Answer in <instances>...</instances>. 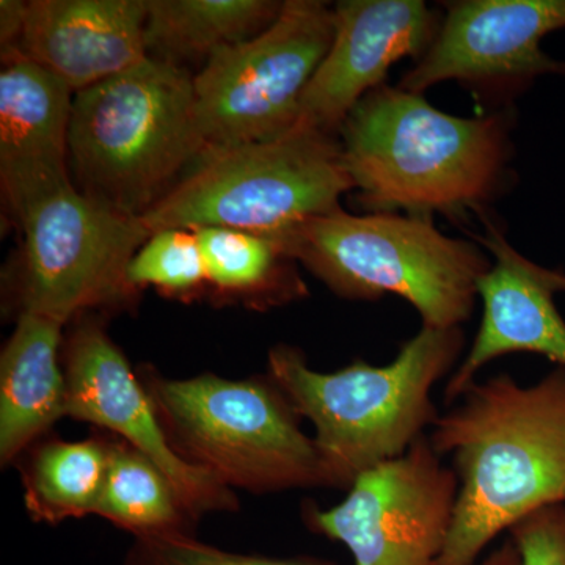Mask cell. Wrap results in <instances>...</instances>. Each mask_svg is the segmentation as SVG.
I'll return each instance as SVG.
<instances>
[{"instance_id": "2e32d148", "label": "cell", "mask_w": 565, "mask_h": 565, "mask_svg": "<svg viewBox=\"0 0 565 565\" xmlns=\"http://www.w3.org/2000/svg\"><path fill=\"white\" fill-rule=\"evenodd\" d=\"M0 73V180L11 211L70 181L73 88L28 58Z\"/></svg>"}, {"instance_id": "ffe728a7", "label": "cell", "mask_w": 565, "mask_h": 565, "mask_svg": "<svg viewBox=\"0 0 565 565\" xmlns=\"http://www.w3.org/2000/svg\"><path fill=\"white\" fill-rule=\"evenodd\" d=\"M134 539L195 535L172 482L131 445L115 437L98 514Z\"/></svg>"}, {"instance_id": "ba28073f", "label": "cell", "mask_w": 565, "mask_h": 565, "mask_svg": "<svg viewBox=\"0 0 565 565\" xmlns=\"http://www.w3.org/2000/svg\"><path fill=\"white\" fill-rule=\"evenodd\" d=\"M24 236L20 313L66 326L92 310L131 303L129 263L151 236L140 217L68 181L14 212Z\"/></svg>"}, {"instance_id": "d6986e66", "label": "cell", "mask_w": 565, "mask_h": 565, "mask_svg": "<svg viewBox=\"0 0 565 565\" xmlns=\"http://www.w3.org/2000/svg\"><path fill=\"white\" fill-rule=\"evenodd\" d=\"M193 232L202 247L207 282L218 296L258 308L307 296L292 259L270 237L221 226Z\"/></svg>"}, {"instance_id": "7a4b0ae2", "label": "cell", "mask_w": 565, "mask_h": 565, "mask_svg": "<svg viewBox=\"0 0 565 565\" xmlns=\"http://www.w3.org/2000/svg\"><path fill=\"white\" fill-rule=\"evenodd\" d=\"M465 334L424 327L392 363L355 362L321 373L292 345L269 352V377L315 426L323 482L348 490L366 471L404 456L427 437L438 414L433 392L459 364Z\"/></svg>"}, {"instance_id": "ac0fdd59", "label": "cell", "mask_w": 565, "mask_h": 565, "mask_svg": "<svg viewBox=\"0 0 565 565\" xmlns=\"http://www.w3.org/2000/svg\"><path fill=\"white\" fill-rule=\"evenodd\" d=\"M111 437L82 441L41 438L22 455L24 503L33 522L61 525L70 519L98 514Z\"/></svg>"}, {"instance_id": "d4e9b609", "label": "cell", "mask_w": 565, "mask_h": 565, "mask_svg": "<svg viewBox=\"0 0 565 565\" xmlns=\"http://www.w3.org/2000/svg\"><path fill=\"white\" fill-rule=\"evenodd\" d=\"M476 565H522V559H520V553L514 542L511 541V537H508L492 552L482 556Z\"/></svg>"}, {"instance_id": "603a6c76", "label": "cell", "mask_w": 565, "mask_h": 565, "mask_svg": "<svg viewBox=\"0 0 565 565\" xmlns=\"http://www.w3.org/2000/svg\"><path fill=\"white\" fill-rule=\"evenodd\" d=\"M122 565H338L322 557L243 555L203 544L195 535L134 539Z\"/></svg>"}, {"instance_id": "30bf717a", "label": "cell", "mask_w": 565, "mask_h": 565, "mask_svg": "<svg viewBox=\"0 0 565 565\" xmlns=\"http://www.w3.org/2000/svg\"><path fill=\"white\" fill-rule=\"evenodd\" d=\"M427 437L356 479L340 504L307 503L311 533L340 542L353 565H437L457 503V476Z\"/></svg>"}, {"instance_id": "7c38bea8", "label": "cell", "mask_w": 565, "mask_h": 565, "mask_svg": "<svg viewBox=\"0 0 565 565\" xmlns=\"http://www.w3.org/2000/svg\"><path fill=\"white\" fill-rule=\"evenodd\" d=\"M565 29V0H468L449 9L437 36L399 87L422 93L445 81L478 88L523 87L565 63L541 50Z\"/></svg>"}, {"instance_id": "cb8c5ba5", "label": "cell", "mask_w": 565, "mask_h": 565, "mask_svg": "<svg viewBox=\"0 0 565 565\" xmlns=\"http://www.w3.org/2000/svg\"><path fill=\"white\" fill-rule=\"evenodd\" d=\"M508 537L522 565H565V505H550L520 520Z\"/></svg>"}, {"instance_id": "9a60e30c", "label": "cell", "mask_w": 565, "mask_h": 565, "mask_svg": "<svg viewBox=\"0 0 565 565\" xmlns=\"http://www.w3.org/2000/svg\"><path fill=\"white\" fill-rule=\"evenodd\" d=\"M147 0H32L20 35L2 58L22 57L74 93L147 61Z\"/></svg>"}, {"instance_id": "4fadbf2b", "label": "cell", "mask_w": 565, "mask_h": 565, "mask_svg": "<svg viewBox=\"0 0 565 565\" xmlns=\"http://www.w3.org/2000/svg\"><path fill=\"white\" fill-rule=\"evenodd\" d=\"M333 17L332 46L305 88L294 129L341 131L394 63L426 54L441 24L419 0H344Z\"/></svg>"}, {"instance_id": "5bb4252c", "label": "cell", "mask_w": 565, "mask_h": 565, "mask_svg": "<svg viewBox=\"0 0 565 565\" xmlns=\"http://www.w3.org/2000/svg\"><path fill=\"white\" fill-rule=\"evenodd\" d=\"M476 239L492 253L493 263L478 282L481 326L446 382V405L456 404L487 364L509 353H539L565 367V321L555 303L556 294L565 292V274L520 255L493 225Z\"/></svg>"}, {"instance_id": "6da1fadb", "label": "cell", "mask_w": 565, "mask_h": 565, "mask_svg": "<svg viewBox=\"0 0 565 565\" xmlns=\"http://www.w3.org/2000/svg\"><path fill=\"white\" fill-rule=\"evenodd\" d=\"M451 456L457 503L437 565H476L525 516L565 505V367L535 384L476 381L427 435Z\"/></svg>"}, {"instance_id": "9c48e42d", "label": "cell", "mask_w": 565, "mask_h": 565, "mask_svg": "<svg viewBox=\"0 0 565 565\" xmlns=\"http://www.w3.org/2000/svg\"><path fill=\"white\" fill-rule=\"evenodd\" d=\"M333 9L288 0L269 28L212 52L193 76L206 148L280 139L292 131L305 88L332 46Z\"/></svg>"}, {"instance_id": "8992f818", "label": "cell", "mask_w": 565, "mask_h": 565, "mask_svg": "<svg viewBox=\"0 0 565 565\" xmlns=\"http://www.w3.org/2000/svg\"><path fill=\"white\" fill-rule=\"evenodd\" d=\"M139 377L174 451L222 486L255 494L326 487L315 438L269 375Z\"/></svg>"}, {"instance_id": "52a82bcc", "label": "cell", "mask_w": 565, "mask_h": 565, "mask_svg": "<svg viewBox=\"0 0 565 565\" xmlns=\"http://www.w3.org/2000/svg\"><path fill=\"white\" fill-rule=\"evenodd\" d=\"M352 189L343 145L294 129L280 139L204 148L140 221L150 234L221 226L270 237L337 210Z\"/></svg>"}, {"instance_id": "5b68a950", "label": "cell", "mask_w": 565, "mask_h": 565, "mask_svg": "<svg viewBox=\"0 0 565 565\" xmlns=\"http://www.w3.org/2000/svg\"><path fill=\"white\" fill-rule=\"evenodd\" d=\"M204 148L193 77L170 58L74 93L71 166L85 193L126 214L151 210Z\"/></svg>"}, {"instance_id": "277c9868", "label": "cell", "mask_w": 565, "mask_h": 565, "mask_svg": "<svg viewBox=\"0 0 565 565\" xmlns=\"http://www.w3.org/2000/svg\"><path fill=\"white\" fill-rule=\"evenodd\" d=\"M270 239L338 296L401 297L433 329H457L470 319L478 282L492 266L475 244L445 236L427 218L393 212L353 215L337 207Z\"/></svg>"}, {"instance_id": "e0dca14e", "label": "cell", "mask_w": 565, "mask_h": 565, "mask_svg": "<svg viewBox=\"0 0 565 565\" xmlns=\"http://www.w3.org/2000/svg\"><path fill=\"white\" fill-rule=\"evenodd\" d=\"M63 323L18 315L0 355V463H18L58 419L68 416Z\"/></svg>"}, {"instance_id": "8fae6325", "label": "cell", "mask_w": 565, "mask_h": 565, "mask_svg": "<svg viewBox=\"0 0 565 565\" xmlns=\"http://www.w3.org/2000/svg\"><path fill=\"white\" fill-rule=\"evenodd\" d=\"M63 367L70 418L109 430L150 459L172 482L195 522L239 509L234 490L174 451L139 374L102 322L95 318L76 322L63 343Z\"/></svg>"}, {"instance_id": "44dd1931", "label": "cell", "mask_w": 565, "mask_h": 565, "mask_svg": "<svg viewBox=\"0 0 565 565\" xmlns=\"http://www.w3.org/2000/svg\"><path fill=\"white\" fill-rule=\"evenodd\" d=\"M281 6L267 0H147L148 51L210 57L218 47L269 28Z\"/></svg>"}, {"instance_id": "7402d4cb", "label": "cell", "mask_w": 565, "mask_h": 565, "mask_svg": "<svg viewBox=\"0 0 565 565\" xmlns=\"http://www.w3.org/2000/svg\"><path fill=\"white\" fill-rule=\"evenodd\" d=\"M134 291L154 288L170 299H195L210 286L199 237L193 230L152 233L129 263Z\"/></svg>"}, {"instance_id": "3957f363", "label": "cell", "mask_w": 565, "mask_h": 565, "mask_svg": "<svg viewBox=\"0 0 565 565\" xmlns=\"http://www.w3.org/2000/svg\"><path fill=\"white\" fill-rule=\"evenodd\" d=\"M341 134L353 189L375 212L423 217L478 207L498 191L508 162L501 115L452 117L419 93L388 85L353 107Z\"/></svg>"}]
</instances>
